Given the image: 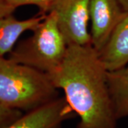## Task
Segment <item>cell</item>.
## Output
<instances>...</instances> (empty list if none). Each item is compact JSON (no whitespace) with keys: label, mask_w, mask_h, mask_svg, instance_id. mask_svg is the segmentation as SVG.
<instances>
[{"label":"cell","mask_w":128,"mask_h":128,"mask_svg":"<svg viewBox=\"0 0 128 128\" xmlns=\"http://www.w3.org/2000/svg\"><path fill=\"white\" fill-rule=\"evenodd\" d=\"M48 75L79 118L76 128H117L108 70L91 45L68 46L62 64Z\"/></svg>","instance_id":"6da1fadb"},{"label":"cell","mask_w":128,"mask_h":128,"mask_svg":"<svg viewBox=\"0 0 128 128\" xmlns=\"http://www.w3.org/2000/svg\"><path fill=\"white\" fill-rule=\"evenodd\" d=\"M58 89L46 73L0 56V102L28 112L57 98Z\"/></svg>","instance_id":"7a4b0ae2"},{"label":"cell","mask_w":128,"mask_h":128,"mask_svg":"<svg viewBox=\"0 0 128 128\" xmlns=\"http://www.w3.org/2000/svg\"><path fill=\"white\" fill-rule=\"evenodd\" d=\"M32 32L30 36L16 44L8 58L47 74L53 73L64 61L68 47L55 14L48 12Z\"/></svg>","instance_id":"3957f363"},{"label":"cell","mask_w":128,"mask_h":128,"mask_svg":"<svg viewBox=\"0 0 128 128\" xmlns=\"http://www.w3.org/2000/svg\"><path fill=\"white\" fill-rule=\"evenodd\" d=\"M90 0H52L49 12L55 14L68 46L90 45Z\"/></svg>","instance_id":"277c9868"},{"label":"cell","mask_w":128,"mask_h":128,"mask_svg":"<svg viewBox=\"0 0 128 128\" xmlns=\"http://www.w3.org/2000/svg\"><path fill=\"white\" fill-rule=\"evenodd\" d=\"M124 14L117 0H90V45L98 53L105 47Z\"/></svg>","instance_id":"5b68a950"},{"label":"cell","mask_w":128,"mask_h":128,"mask_svg":"<svg viewBox=\"0 0 128 128\" xmlns=\"http://www.w3.org/2000/svg\"><path fill=\"white\" fill-rule=\"evenodd\" d=\"M74 114L65 98L58 97L1 128H60Z\"/></svg>","instance_id":"8992f818"},{"label":"cell","mask_w":128,"mask_h":128,"mask_svg":"<svg viewBox=\"0 0 128 128\" xmlns=\"http://www.w3.org/2000/svg\"><path fill=\"white\" fill-rule=\"evenodd\" d=\"M98 54L108 71L120 68L128 64V12H125Z\"/></svg>","instance_id":"52a82bcc"},{"label":"cell","mask_w":128,"mask_h":128,"mask_svg":"<svg viewBox=\"0 0 128 128\" xmlns=\"http://www.w3.org/2000/svg\"><path fill=\"white\" fill-rule=\"evenodd\" d=\"M45 15L39 13L36 16L25 20H18L13 14L0 18V56L9 54L21 36L25 32L34 29Z\"/></svg>","instance_id":"ba28073f"},{"label":"cell","mask_w":128,"mask_h":128,"mask_svg":"<svg viewBox=\"0 0 128 128\" xmlns=\"http://www.w3.org/2000/svg\"><path fill=\"white\" fill-rule=\"evenodd\" d=\"M108 84L118 120L128 117V64L108 71Z\"/></svg>","instance_id":"9c48e42d"},{"label":"cell","mask_w":128,"mask_h":128,"mask_svg":"<svg viewBox=\"0 0 128 128\" xmlns=\"http://www.w3.org/2000/svg\"><path fill=\"white\" fill-rule=\"evenodd\" d=\"M14 9L25 5H34L39 9V13L46 14L50 9L52 0H6Z\"/></svg>","instance_id":"30bf717a"},{"label":"cell","mask_w":128,"mask_h":128,"mask_svg":"<svg viewBox=\"0 0 128 128\" xmlns=\"http://www.w3.org/2000/svg\"><path fill=\"white\" fill-rule=\"evenodd\" d=\"M22 114L21 110L11 108L0 102V128L11 123Z\"/></svg>","instance_id":"8fae6325"},{"label":"cell","mask_w":128,"mask_h":128,"mask_svg":"<svg viewBox=\"0 0 128 128\" xmlns=\"http://www.w3.org/2000/svg\"><path fill=\"white\" fill-rule=\"evenodd\" d=\"M15 9L6 0H0V18L13 14Z\"/></svg>","instance_id":"7c38bea8"},{"label":"cell","mask_w":128,"mask_h":128,"mask_svg":"<svg viewBox=\"0 0 128 128\" xmlns=\"http://www.w3.org/2000/svg\"><path fill=\"white\" fill-rule=\"evenodd\" d=\"M125 12H128V0H117Z\"/></svg>","instance_id":"4fadbf2b"},{"label":"cell","mask_w":128,"mask_h":128,"mask_svg":"<svg viewBox=\"0 0 128 128\" xmlns=\"http://www.w3.org/2000/svg\"></svg>","instance_id":"5bb4252c"}]
</instances>
